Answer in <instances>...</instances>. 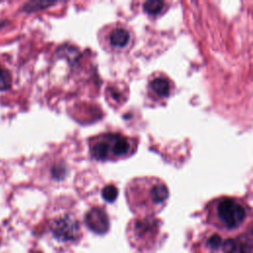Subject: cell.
Instances as JSON below:
<instances>
[{"label":"cell","instance_id":"obj_1","mask_svg":"<svg viewBox=\"0 0 253 253\" xmlns=\"http://www.w3.org/2000/svg\"><path fill=\"white\" fill-rule=\"evenodd\" d=\"M91 154L101 160L113 157H123L130 152L131 145L126 136L116 133H108L92 139L90 143Z\"/></svg>","mask_w":253,"mask_h":253},{"label":"cell","instance_id":"obj_2","mask_svg":"<svg viewBox=\"0 0 253 253\" xmlns=\"http://www.w3.org/2000/svg\"><path fill=\"white\" fill-rule=\"evenodd\" d=\"M217 213L228 228L237 227L245 217V211L242 206L231 199H225L219 203Z\"/></svg>","mask_w":253,"mask_h":253},{"label":"cell","instance_id":"obj_3","mask_svg":"<svg viewBox=\"0 0 253 253\" xmlns=\"http://www.w3.org/2000/svg\"><path fill=\"white\" fill-rule=\"evenodd\" d=\"M51 231L59 240H75L79 234V223L73 216L64 215L52 221Z\"/></svg>","mask_w":253,"mask_h":253},{"label":"cell","instance_id":"obj_4","mask_svg":"<svg viewBox=\"0 0 253 253\" xmlns=\"http://www.w3.org/2000/svg\"><path fill=\"white\" fill-rule=\"evenodd\" d=\"M85 223L89 229L98 234L106 233L110 225L107 213L100 208H93L86 213Z\"/></svg>","mask_w":253,"mask_h":253},{"label":"cell","instance_id":"obj_5","mask_svg":"<svg viewBox=\"0 0 253 253\" xmlns=\"http://www.w3.org/2000/svg\"><path fill=\"white\" fill-rule=\"evenodd\" d=\"M130 40V35L127 30L122 27L114 28L108 34V42L114 48L126 47Z\"/></svg>","mask_w":253,"mask_h":253},{"label":"cell","instance_id":"obj_6","mask_svg":"<svg viewBox=\"0 0 253 253\" xmlns=\"http://www.w3.org/2000/svg\"><path fill=\"white\" fill-rule=\"evenodd\" d=\"M150 87L158 96L161 97H166L170 91V85L168 80L161 77L152 80L150 83Z\"/></svg>","mask_w":253,"mask_h":253},{"label":"cell","instance_id":"obj_7","mask_svg":"<svg viewBox=\"0 0 253 253\" xmlns=\"http://www.w3.org/2000/svg\"><path fill=\"white\" fill-rule=\"evenodd\" d=\"M168 197V190L162 183L155 184L150 190V198L153 203L159 204L165 201Z\"/></svg>","mask_w":253,"mask_h":253},{"label":"cell","instance_id":"obj_8","mask_svg":"<svg viewBox=\"0 0 253 253\" xmlns=\"http://www.w3.org/2000/svg\"><path fill=\"white\" fill-rule=\"evenodd\" d=\"M164 3L162 1H157V0H150L144 3V11L150 15H156L160 13V11L163 8Z\"/></svg>","mask_w":253,"mask_h":253},{"label":"cell","instance_id":"obj_9","mask_svg":"<svg viewBox=\"0 0 253 253\" xmlns=\"http://www.w3.org/2000/svg\"><path fill=\"white\" fill-rule=\"evenodd\" d=\"M102 196L107 202H114L118 197V189L114 185H107L102 191Z\"/></svg>","mask_w":253,"mask_h":253},{"label":"cell","instance_id":"obj_10","mask_svg":"<svg viewBox=\"0 0 253 253\" xmlns=\"http://www.w3.org/2000/svg\"><path fill=\"white\" fill-rule=\"evenodd\" d=\"M11 86V76L9 72L0 66V90H6Z\"/></svg>","mask_w":253,"mask_h":253},{"label":"cell","instance_id":"obj_11","mask_svg":"<svg viewBox=\"0 0 253 253\" xmlns=\"http://www.w3.org/2000/svg\"><path fill=\"white\" fill-rule=\"evenodd\" d=\"M209 244L211 248L213 249H217L222 245V240L220 238L219 235L217 234H213L210 239H209Z\"/></svg>","mask_w":253,"mask_h":253},{"label":"cell","instance_id":"obj_12","mask_svg":"<svg viewBox=\"0 0 253 253\" xmlns=\"http://www.w3.org/2000/svg\"><path fill=\"white\" fill-rule=\"evenodd\" d=\"M38 5H41L42 7H44L45 5L47 6H50L52 5V3L50 2H31V3H27L26 6H25V10L27 11H32V10H36L37 6Z\"/></svg>","mask_w":253,"mask_h":253},{"label":"cell","instance_id":"obj_13","mask_svg":"<svg viewBox=\"0 0 253 253\" xmlns=\"http://www.w3.org/2000/svg\"><path fill=\"white\" fill-rule=\"evenodd\" d=\"M223 247H224V250L228 253H232L235 248H236V243L234 240L232 239H227L224 243H223Z\"/></svg>","mask_w":253,"mask_h":253},{"label":"cell","instance_id":"obj_14","mask_svg":"<svg viewBox=\"0 0 253 253\" xmlns=\"http://www.w3.org/2000/svg\"><path fill=\"white\" fill-rule=\"evenodd\" d=\"M4 26V21H0V29Z\"/></svg>","mask_w":253,"mask_h":253},{"label":"cell","instance_id":"obj_15","mask_svg":"<svg viewBox=\"0 0 253 253\" xmlns=\"http://www.w3.org/2000/svg\"><path fill=\"white\" fill-rule=\"evenodd\" d=\"M38 253H39V252H38Z\"/></svg>","mask_w":253,"mask_h":253}]
</instances>
